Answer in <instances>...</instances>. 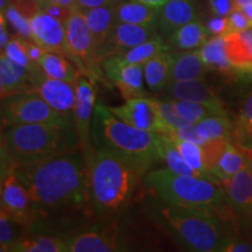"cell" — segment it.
Returning <instances> with one entry per match:
<instances>
[{
	"instance_id": "24",
	"label": "cell",
	"mask_w": 252,
	"mask_h": 252,
	"mask_svg": "<svg viewBox=\"0 0 252 252\" xmlns=\"http://www.w3.org/2000/svg\"><path fill=\"white\" fill-rule=\"evenodd\" d=\"M209 32L206 25L198 20H194L173 32L166 37L169 48L176 52L200 49L209 40Z\"/></svg>"
},
{
	"instance_id": "16",
	"label": "cell",
	"mask_w": 252,
	"mask_h": 252,
	"mask_svg": "<svg viewBox=\"0 0 252 252\" xmlns=\"http://www.w3.org/2000/svg\"><path fill=\"white\" fill-rule=\"evenodd\" d=\"M229 207L241 215H252V163L249 161L231 178L220 182Z\"/></svg>"
},
{
	"instance_id": "18",
	"label": "cell",
	"mask_w": 252,
	"mask_h": 252,
	"mask_svg": "<svg viewBox=\"0 0 252 252\" xmlns=\"http://www.w3.org/2000/svg\"><path fill=\"white\" fill-rule=\"evenodd\" d=\"M158 35L159 33H158L157 27L116 21L111 35L109 37L104 58L112 54H123V53L127 52V50L141 45L145 41L153 39Z\"/></svg>"
},
{
	"instance_id": "51",
	"label": "cell",
	"mask_w": 252,
	"mask_h": 252,
	"mask_svg": "<svg viewBox=\"0 0 252 252\" xmlns=\"http://www.w3.org/2000/svg\"><path fill=\"white\" fill-rule=\"evenodd\" d=\"M134 1L141 2V4L152 6V7H157V8H161L163 5L167 4L169 0H134Z\"/></svg>"
},
{
	"instance_id": "22",
	"label": "cell",
	"mask_w": 252,
	"mask_h": 252,
	"mask_svg": "<svg viewBox=\"0 0 252 252\" xmlns=\"http://www.w3.org/2000/svg\"><path fill=\"white\" fill-rule=\"evenodd\" d=\"M225 53L232 68L252 72V28L224 36Z\"/></svg>"
},
{
	"instance_id": "41",
	"label": "cell",
	"mask_w": 252,
	"mask_h": 252,
	"mask_svg": "<svg viewBox=\"0 0 252 252\" xmlns=\"http://www.w3.org/2000/svg\"><path fill=\"white\" fill-rule=\"evenodd\" d=\"M229 143H230V138H223V139L208 141V143L202 145L204 166H206L207 172L212 175L214 180H215V178H214L212 173L217 165V161H219L220 157L222 156L223 152H224V150L226 149V146H228Z\"/></svg>"
},
{
	"instance_id": "8",
	"label": "cell",
	"mask_w": 252,
	"mask_h": 252,
	"mask_svg": "<svg viewBox=\"0 0 252 252\" xmlns=\"http://www.w3.org/2000/svg\"><path fill=\"white\" fill-rule=\"evenodd\" d=\"M71 122L55 111L39 94L24 93L1 99L2 131L17 125L61 124Z\"/></svg>"
},
{
	"instance_id": "58",
	"label": "cell",
	"mask_w": 252,
	"mask_h": 252,
	"mask_svg": "<svg viewBox=\"0 0 252 252\" xmlns=\"http://www.w3.org/2000/svg\"><path fill=\"white\" fill-rule=\"evenodd\" d=\"M111 1L113 2V4H118V2H121V1H123V0H111Z\"/></svg>"
},
{
	"instance_id": "42",
	"label": "cell",
	"mask_w": 252,
	"mask_h": 252,
	"mask_svg": "<svg viewBox=\"0 0 252 252\" xmlns=\"http://www.w3.org/2000/svg\"><path fill=\"white\" fill-rule=\"evenodd\" d=\"M228 23L229 33H236V32H242L252 28L251 21L249 20L247 15L242 11H237V9H234L228 15Z\"/></svg>"
},
{
	"instance_id": "11",
	"label": "cell",
	"mask_w": 252,
	"mask_h": 252,
	"mask_svg": "<svg viewBox=\"0 0 252 252\" xmlns=\"http://www.w3.org/2000/svg\"><path fill=\"white\" fill-rule=\"evenodd\" d=\"M64 242L69 252H131L117 225L81 230Z\"/></svg>"
},
{
	"instance_id": "25",
	"label": "cell",
	"mask_w": 252,
	"mask_h": 252,
	"mask_svg": "<svg viewBox=\"0 0 252 252\" xmlns=\"http://www.w3.org/2000/svg\"><path fill=\"white\" fill-rule=\"evenodd\" d=\"M160 8L134 0H123L116 5V21L141 26L157 27Z\"/></svg>"
},
{
	"instance_id": "43",
	"label": "cell",
	"mask_w": 252,
	"mask_h": 252,
	"mask_svg": "<svg viewBox=\"0 0 252 252\" xmlns=\"http://www.w3.org/2000/svg\"><path fill=\"white\" fill-rule=\"evenodd\" d=\"M208 32L212 36H225L229 34L228 17H219L215 15L207 23Z\"/></svg>"
},
{
	"instance_id": "7",
	"label": "cell",
	"mask_w": 252,
	"mask_h": 252,
	"mask_svg": "<svg viewBox=\"0 0 252 252\" xmlns=\"http://www.w3.org/2000/svg\"><path fill=\"white\" fill-rule=\"evenodd\" d=\"M65 36L69 59L74 62L81 74L104 82L100 60L97 55L94 37L88 26L83 12L74 7L65 20Z\"/></svg>"
},
{
	"instance_id": "47",
	"label": "cell",
	"mask_w": 252,
	"mask_h": 252,
	"mask_svg": "<svg viewBox=\"0 0 252 252\" xmlns=\"http://www.w3.org/2000/svg\"><path fill=\"white\" fill-rule=\"evenodd\" d=\"M41 11L46 12V13L52 15V17H54L56 19H59V20L63 21V23H65V20L68 19L69 14H70L71 9L63 7L61 5L54 4V2L47 1L46 4L41 7Z\"/></svg>"
},
{
	"instance_id": "49",
	"label": "cell",
	"mask_w": 252,
	"mask_h": 252,
	"mask_svg": "<svg viewBox=\"0 0 252 252\" xmlns=\"http://www.w3.org/2000/svg\"><path fill=\"white\" fill-rule=\"evenodd\" d=\"M110 4H113L111 0H75V7L80 9L81 12H86L89 9Z\"/></svg>"
},
{
	"instance_id": "4",
	"label": "cell",
	"mask_w": 252,
	"mask_h": 252,
	"mask_svg": "<svg viewBox=\"0 0 252 252\" xmlns=\"http://www.w3.org/2000/svg\"><path fill=\"white\" fill-rule=\"evenodd\" d=\"M87 162L96 210L102 215L117 213L128 202L141 175L131 163L105 149L94 147Z\"/></svg>"
},
{
	"instance_id": "21",
	"label": "cell",
	"mask_w": 252,
	"mask_h": 252,
	"mask_svg": "<svg viewBox=\"0 0 252 252\" xmlns=\"http://www.w3.org/2000/svg\"><path fill=\"white\" fill-rule=\"evenodd\" d=\"M0 91L1 99L12 94L33 93V82L30 71L1 53L0 58Z\"/></svg>"
},
{
	"instance_id": "48",
	"label": "cell",
	"mask_w": 252,
	"mask_h": 252,
	"mask_svg": "<svg viewBox=\"0 0 252 252\" xmlns=\"http://www.w3.org/2000/svg\"><path fill=\"white\" fill-rule=\"evenodd\" d=\"M26 45H27V52H28V56H30V59L34 63H37V64H39L40 60L42 59V56L46 54L47 50L43 49L42 47L37 45L35 41L33 40H26Z\"/></svg>"
},
{
	"instance_id": "55",
	"label": "cell",
	"mask_w": 252,
	"mask_h": 252,
	"mask_svg": "<svg viewBox=\"0 0 252 252\" xmlns=\"http://www.w3.org/2000/svg\"><path fill=\"white\" fill-rule=\"evenodd\" d=\"M242 150H243L245 156H247V159L252 163V145H250V146H248V147H245V149H242Z\"/></svg>"
},
{
	"instance_id": "3",
	"label": "cell",
	"mask_w": 252,
	"mask_h": 252,
	"mask_svg": "<svg viewBox=\"0 0 252 252\" xmlns=\"http://www.w3.org/2000/svg\"><path fill=\"white\" fill-rule=\"evenodd\" d=\"M80 149L74 122L17 125L2 131V169L40 161Z\"/></svg>"
},
{
	"instance_id": "39",
	"label": "cell",
	"mask_w": 252,
	"mask_h": 252,
	"mask_svg": "<svg viewBox=\"0 0 252 252\" xmlns=\"http://www.w3.org/2000/svg\"><path fill=\"white\" fill-rule=\"evenodd\" d=\"M21 226L24 225L18 223L4 209H1V213H0V242H1V247L8 249L23 238L20 236Z\"/></svg>"
},
{
	"instance_id": "19",
	"label": "cell",
	"mask_w": 252,
	"mask_h": 252,
	"mask_svg": "<svg viewBox=\"0 0 252 252\" xmlns=\"http://www.w3.org/2000/svg\"><path fill=\"white\" fill-rule=\"evenodd\" d=\"M197 7L195 0H169L160 8L157 31L162 37L169 36L184 25L196 20Z\"/></svg>"
},
{
	"instance_id": "44",
	"label": "cell",
	"mask_w": 252,
	"mask_h": 252,
	"mask_svg": "<svg viewBox=\"0 0 252 252\" xmlns=\"http://www.w3.org/2000/svg\"><path fill=\"white\" fill-rule=\"evenodd\" d=\"M217 252H252V244L239 238H223Z\"/></svg>"
},
{
	"instance_id": "6",
	"label": "cell",
	"mask_w": 252,
	"mask_h": 252,
	"mask_svg": "<svg viewBox=\"0 0 252 252\" xmlns=\"http://www.w3.org/2000/svg\"><path fill=\"white\" fill-rule=\"evenodd\" d=\"M167 225L180 238L189 252H217L222 244V230L215 214L179 206L161 208Z\"/></svg>"
},
{
	"instance_id": "45",
	"label": "cell",
	"mask_w": 252,
	"mask_h": 252,
	"mask_svg": "<svg viewBox=\"0 0 252 252\" xmlns=\"http://www.w3.org/2000/svg\"><path fill=\"white\" fill-rule=\"evenodd\" d=\"M208 4L213 13L219 17H228L234 11L232 0H208Z\"/></svg>"
},
{
	"instance_id": "37",
	"label": "cell",
	"mask_w": 252,
	"mask_h": 252,
	"mask_svg": "<svg viewBox=\"0 0 252 252\" xmlns=\"http://www.w3.org/2000/svg\"><path fill=\"white\" fill-rule=\"evenodd\" d=\"M173 104H174L176 111L186 122H188L189 124L194 125L197 124L198 122H201L208 116L210 115H216L212 110L208 109L207 106L202 105V104L194 103V102H188V100H179V99H171Z\"/></svg>"
},
{
	"instance_id": "54",
	"label": "cell",
	"mask_w": 252,
	"mask_h": 252,
	"mask_svg": "<svg viewBox=\"0 0 252 252\" xmlns=\"http://www.w3.org/2000/svg\"><path fill=\"white\" fill-rule=\"evenodd\" d=\"M242 12H243V13L247 15L248 19L251 21V24H252V4L248 5L247 7H244L243 9H242Z\"/></svg>"
},
{
	"instance_id": "30",
	"label": "cell",
	"mask_w": 252,
	"mask_h": 252,
	"mask_svg": "<svg viewBox=\"0 0 252 252\" xmlns=\"http://www.w3.org/2000/svg\"><path fill=\"white\" fill-rule=\"evenodd\" d=\"M194 127L202 145L208 141L230 138L231 134V123L225 115L208 116L197 124H194Z\"/></svg>"
},
{
	"instance_id": "36",
	"label": "cell",
	"mask_w": 252,
	"mask_h": 252,
	"mask_svg": "<svg viewBox=\"0 0 252 252\" xmlns=\"http://www.w3.org/2000/svg\"><path fill=\"white\" fill-rule=\"evenodd\" d=\"M0 13L5 15L6 21L11 28H13V32H15L17 36L23 37L25 40H33L31 20L18 11L13 2H9L5 11L0 12Z\"/></svg>"
},
{
	"instance_id": "50",
	"label": "cell",
	"mask_w": 252,
	"mask_h": 252,
	"mask_svg": "<svg viewBox=\"0 0 252 252\" xmlns=\"http://www.w3.org/2000/svg\"><path fill=\"white\" fill-rule=\"evenodd\" d=\"M9 41H11V36H9L7 30V21H6L5 15L0 13V48H1V52L6 48Z\"/></svg>"
},
{
	"instance_id": "34",
	"label": "cell",
	"mask_w": 252,
	"mask_h": 252,
	"mask_svg": "<svg viewBox=\"0 0 252 252\" xmlns=\"http://www.w3.org/2000/svg\"><path fill=\"white\" fill-rule=\"evenodd\" d=\"M167 137L171 138L173 143H174L176 145V147H178V150L180 151L181 156L184 157L185 161L187 162L195 172H197L201 178H206L212 181H215L212 178V175L207 172L206 166H204L203 151L201 145L181 140L179 139L178 137H175V135H167ZM217 184H219V182H217Z\"/></svg>"
},
{
	"instance_id": "2",
	"label": "cell",
	"mask_w": 252,
	"mask_h": 252,
	"mask_svg": "<svg viewBox=\"0 0 252 252\" xmlns=\"http://www.w3.org/2000/svg\"><path fill=\"white\" fill-rule=\"evenodd\" d=\"M91 140L96 149L109 150L131 163L141 176L161 159V134L126 124L102 103L94 106Z\"/></svg>"
},
{
	"instance_id": "10",
	"label": "cell",
	"mask_w": 252,
	"mask_h": 252,
	"mask_svg": "<svg viewBox=\"0 0 252 252\" xmlns=\"http://www.w3.org/2000/svg\"><path fill=\"white\" fill-rule=\"evenodd\" d=\"M100 67L126 100L145 96L144 64H128L121 54H112L100 61Z\"/></svg>"
},
{
	"instance_id": "56",
	"label": "cell",
	"mask_w": 252,
	"mask_h": 252,
	"mask_svg": "<svg viewBox=\"0 0 252 252\" xmlns=\"http://www.w3.org/2000/svg\"><path fill=\"white\" fill-rule=\"evenodd\" d=\"M34 1H35V2H37V4H39V5H40V7H42V6H43V5H45V4H46V2H47V1H48V0H34Z\"/></svg>"
},
{
	"instance_id": "15",
	"label": "cell",
	"mask_w": 252,
	"mask_h": 252,
	"mask_svg": "<svg viewBox=\"0 0 252 252\" xmlns=\"http://www.w3.org/2000/svg\"><path fill=\"white\" fill-rule=\"evenodd\" d=\"M33 41L47 52L60 53L69 58V50L65 36V25L46 12L40 11L31 19Z\"/></svg>"
},
{
	"instance_id": "40",
	"label": "cell",
	"mask_w": 252,
	"mask_h": 252,
	"mask_svg": "<svg viewBox=\"0 0 252 252\" xmlns=\"http://www.w3.org/2000/svg\"><path fill=\"white\" fill-rule=\"evenodd\" d=\"M236 134H237L238 140L237 144L241 145L242 149L248 146V141H252V94L245 100L243 109H242L237 123V128H236Z\"/></svg>"
},
{
	"instance_id": "23",
	"label": "cell",
	"mask_w": 252,
	"mask_h": 252,
	"mask_svg": "<svg viewBox=\"0 0 252 252\" xmlns=\"http://www.w3.org/2000/svg\"><path fill=\"white\" fill-rule=\"evenodd\" d=\"M207 65L201 59L198 49L187 52H173L171 82L201 80L207 71Z\"/></svg>"
},
{
	"instance_id": "53",
	"label": "cell",
	"mask_w": 252,
	"mask_h": 252,
	"mask_svg": "<svg viewBox=\"0 0 252 252\" xmlns=\"http://www.w3.org/2000/svg\"><path fill=\"white\" fill-rule=\"evenodd\" d=\"M232 1H234V9L237 11H242L248 5L252 4V0H232Z\"/></svg>"
},
{
	"instance_id": "26",
	"label": "cell",
	"mask_w": 252,
	"mask_h": 252,
	"mask_svg": "<svg viewBox=\"0 0 252 252\" xmlns=\"http://www.w3.org/2000/svg\"><path fill=\"white\" fill-rule=\"evenodd\" d=\"M172 53L154 56L144 64V77L147 88L153 93L163 91L171 81Z\"/></svg>"
},
{
	"instance_id": "38",
	"label": "cell",
	"mask_w": 252,
	"mask_h": 252,
	"mask_svg": "<svg viewBox=\"0 0 252 252\" xmlns=\"http://www.w3.org/2000/svg\"><path fill=\"white\" fill-rule=\"evenodd\" d=\"M157 104H158V109H159L161 121L167 127L166 134H169L172 133V132L179 130V128L191 125L189 124L188 122H186L185 119L179 115L178 111H176L174 104H173L171 99L169 100L157 99Z\"/></svg>"
},
{
	"instance_id": "32",
	"label": "cell",
	"mask_w": 252,
	"mask_h": 252,
	"mask_svg": "<svg viewBox=\"0 0 252 252\" xmlns=\"http://www.w3.org/2000/svg\"><path fill=\"white\" fill-rule=\"evenodd\" d=\"M7 250L8 252H69L65 242L52 236L21 238Z\"/></svg>"
},
{
	"instance_id": "33",
	"label": "cell",
	"mask_w": 252,
	"mask_h": 252,
	"mask_svg": "<svg viewBox=\"0 0 252 252\" xmlns=\"http://www.w3.org/2000/svg\"><path fill=\"white\" fill-rule=\"evenodd\" d=\"M161 159L166 162L168 169L172 172L178 173L181 175L198 176L197 172H195L187 162L185 161L184 157L181 156L180 151L178 150L173 140L165 134H161Z\"/></svg>"
},
{
	"instance_id": "35",
	"label": "cell",
	"mask_w": 252,
	"mask_h": 252,
	"mask_svg": "<svg viewBox=\"0 0 252 252\" xmlns=\"http://www.w3.org/2000/svg\"><path fill=\"white\" fill-rule=\"evenodd\" d=\"M1 53L7 56L11 61L26 68L30 71V74L40 69V65L37 63H34L28 56L26 40L23 39V37H12L8 45L6 46V48Z\"/></svg>"
},
{
	"instance_id": "31",
	"label": "cell",
	"mask_w": 252,
	"mask_h": 252,
	"mask_svg": "<svg viewBox=\"0 0 252 252\" xmlns=\"http://www.w3.org/2000/svg\"><path fill=\"white\" fill-rule=\"evenodd\" d=\"M169 50L171 48H169L168 43L166 42L165 37L158 35L153 39L145 41L141 45L134 47V48L127 50L121 55L125 63H128V64H145L154 56L169 52Z\"/></svg>"
},
{
	"instance_id": "46",
	"label": "cell",
	"mask_w": 252,
	"mask_h": 252,
	"mask_svg": "<svg viewBox=\"0 0 252 252\" xmlns=\"http://www.w3.org/2000/svg\"><path fill=\"white\" fill-rule=\"evenodd\" d=\"M12 2L18 8V11L27 19H30V20L41 11L40 5L34 1V0H15V1Z\"/></svg>"
},
{
	"instance_id": "12",
	"label": "cell",
	"mask_w": 252,
	"mask_h": 252,
	"mask_svg": "<svg viewBox=\"0 0 252 252\" xmlns=\"http://www.w3.org/2000/svg\"><path fill=\"white\" fill-rule=\"evenodd\" d=\"M33 93L39 94L62 117L74 122L76 89L69 82L50 78L39 69L31 74Z\"/></svg>"
},
{
	"instance_id": "9",
	"label": "cell",
	"mask_w": 252,
	"mask_h": 252,
	"mask_svg": "<svg viewBox=\"0 0 252 252\" xmlns=\"http://www.w3.org/2000/svg\"><path fill=\"white\" fill-rule=\"evenodd\" d=\"M75 89H76V104L74 111V123L80 140V149L88 160L94 150L93 140H91V122L96 106L94 105L96 100L94 80L80 74L75 83Z\"/></svg>"
},
{
	"instance_id": "28",
	"label": "cell",
	"mask_w": 252,
	"mask_h": 252,
	"mask_svg": "<svg viewBox=\"0 0 252 252\" xmlns=\"http://www.w3.org/2000/svg\"><path fill=\"white\" fill-rule=\"evenodd\" d=\"M198 53L207 68L220 72H230L234 69L226 56L224 36H212L198 49Z\"/></svg>"
},
{
	"instance_id": "1",
	"label": "cell",
	"mask_w": 252,
	"mask_h": 252,
	"mask_svg": "<svg viewBox=\"0 0 252 252\" xmlns=\"http://www.w3.org/2000/svg\"><path fill=\"white\" fill-rule=\"evenodd\" d=\"M13 171L27 189L35 214L82 206L91 198L89 169L81 149L15 166Z\"/></svg>"
},
{
	"instance_id": "17",
	"label": "cell",
	"mask_w": 252,
	"mask_h": 252,
	"mask_svg": "<svg viewBox=\"0 0 252 252\" xmlns=\"http://www.w3.org/2000/svg\"><path fill=\"white\" fill-rule=\"evenodd\" d=\"M163 91L171 99L188 100L202 104L216 115H225L222 103L208 87L206 82L201 80L171 82Z\"/></svg>"
},
{
	"instance_id": "20",
	"label": "cell",
	"mask_w": 252,
	"mask_h": 252,
	"mask_svg": "<svg viewBox=\"0 0 252 252\" xmlns=\"http://www.w3.org/2000/svg\"><path fill=\"white\" fill-rule=\"evenodd\" d=\"M116 5L117 4L100 6L83 12L88 26L93 34L94 47L100 61L105 56L109 37L116 24Z\"/></svg>"
},
{
	"instance_id": "29",
	"label": "cell",
	"mask_w": 252,
	"mask_h": 252,
	"mask_svg": "<svg viewBox=\"0 0 252 252\" xmlns=\"http://www.w3.org/2000/svg\"><path fill=\"white\" fill-rule=\"evenodd\" d=\"M247 162L248 159L243 150H239L235 144L230 141L224 152L220 157L212 174L215 178V180L220 184V181H224L226 179L231 178L232 175L241 171Z\"/></svg>"
},
{
	"instance_id": "57",
	"label": "cell",
	"mask_w": 252,
	"mask_h": 252,
	"mask_svg": "<svg viewBox=\"0 0 252 252\" xmlns=\"http://www.w3.org/2000/svg\"><path fill=\"white\" fill-rule=\"evenodd\" d=\"M0 252H8V250L4 247H1V249H0Z\"/></svg>"
},
{
	"instance_id": "5",
	"label": "cell",
	"mask_w": 252,
	"mask_h": 252,
	"mask_svg": "<svg viewBox=\"0 0 252 252\" xmlns=\"http://www.w3.org/2000/svg\"><path fill=\"white\" fill-rule=\"evenodd\" d=\"M146 184L163 202L171 206L222 210L228 200L220 184L198 176L181 175L171 169H158L146 174Z\"/></svg>"
},
{
	"instance_id": "59",
	"label": "cell",
	"mask_w": 252,
	"mask_h": 252,
	"mask_svg": "<svg viewBox=\"0 0 252 252\" xmlns=\"http://www.w3.org/2000/svg\"><path fill=\"white\" fill-rule=\"evenodd\" d=\"M11 1H15V0H11Z\"/></svg>"
},
{
	"instance_id": "52",
	"label": "cell",
	"mask_w": 252,
	"mask_h": 252,
	"mask_svg": "<svg viewBox=\"0 0 252 252\" xmlns=\"http://www.w3.org/2000/svg\"><path fill=\"white\" fill-rule=\"evenodd\" d=\"M49 2H54V4L61 5L63 7L72 9L75 7V0H48Z\"/></svg>"
},
{
	"instance_id": "27",
	"label": "cell",
	"mask_w": 252,
	"mask_h": 252,
	"mask_svg": "<svg viewBox=\"0 0 252 252\" xmlns=\"http://www.w3.org/2000/svg\"><path fill=\"white\" fill-rule=\"evenodd\" d=\"M39 65L46 76L55 80H61L74 84L76 83L81 71L74 65L64 54L54 52H46L40 60Z\"/></svg>"
},
{
	"instance_id": "14",
	"label": "cell",
	"mask_w": 252,
	"mask_h": 252,
	"mask_svg": "<svg viewBox=\"0 0 252 252\" xmlns=\"http://www.w3.org/2000/svg\"><path fill=\"white\" fill-rule=\"evenodd\" d=\"M1 209L21 225H30L35 217V210L27 189L13 169L1 175Z\"/></svg>"
},
{
	"instance_id": "13",
	"label": "cell",
	"mask_w": 252,
	"mask_h": 252,
	"mask_svg": "<svg viewBox=\"0 0 252 252\" xmlns=\"http://www.w3.org/2000/svg\"><path fill=\"white\" fill-rule=\"evenodd\" d=\"M109 109L116 117L126 124L153 133H167V127L160 117L157 99L140 97L126 100V103L121 106H109Z\"/></svg>"
}]
</instances>
